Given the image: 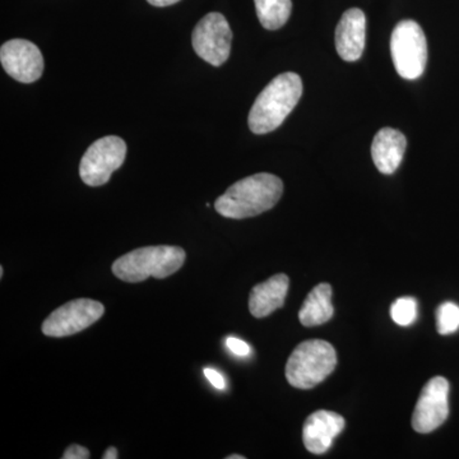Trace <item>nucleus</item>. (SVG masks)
<instances>
[{"instance_id": "nucleus-1", "label": "nucleus", "mask_w": 459, "mask_h": 459, "mask_svg": "<svg viewBox=\"0 0 459 459\" xmlns=\"http://www.w3.org/2000/svg\"><path fill=\"white\" fill-rule=\"evenodd\" d=\"M282 193L283 183L279 177L261 172L232 184L216 199L214 208L226 219H247L272 210Z\"/></svg>"}, {"instance_id": "nucleus-2", "label": "nucleus", "mask_w": 459, "mask_h": 459, "mask_svg": "<svg viewBox=\"0 0 459 459\" xmlns=\"http://www.w3.org/2000/svg\"><path fill=\"white\" fill-rule=\"evenodd\" d=\"M303 96L300 75L287 72L277 75L259 93L249 113L250 131L255 134H267L276 131L294 110Z\"/></svg>"}, {"instance_id": "nucleus-3", "label": "nucleus", "mask_w": 459, "mask_h": 459, "mask_svg": "<svg viewBox=\"0 0 459 459\" xmlns=\"http://www.w3.org/2000/svg\"><path fill=\"white\" fill-rule=\"evenodd\" d=\"M186 252L179 247H144L120 256L113 264V273L124 282H143L148 277L166 279L183 267Z\"/></svg>"}, {"instance_id": "nucleus-4", "label": "nucleus", "mask_w": 459, "mask_h": 459, "mask_svg": "<svg viewBox=\"0 0 459 459\" xmlns=\"http://www.w3.org/2000/svg\"><path fill=\"white\" fill-rule=\"evenodd\" d=\"M337 365L336 350L323 340L301 342L286 364L287 382L299 389H312L333 373Z\"/></svg>"}, {"instance_id": "nucleus-5", "label": "nucleus", "mask_w": 459, "mask_h": 459, "mask_svg": "<svg viewBox=\"0 0 459 459\" xmlns=\"http://www.w3.org/2000/svg\"><path fill=\"white\" fill-rule=\"evenodd\" d=\"M392 59L397 74L404 80H418L428 63L427 36L412 20L401 21L391 38Z\"/></svg>"}, {"instance_id": "nucleus-6", "label": "nucleus", "mask_w": 459, "mask_h": 459, "mask_svg": "<svg viewBox=\"0 0 459 459\" xmlns=\"http://www.w3.org/2000/svg\"><path fill=\"white\" fill-rule=\"evenodd\" d=\"M126 144L117 135H107L93 142L80 164V177L89 186H101L123 165Z\"/></svg>"}, {"instance_id": "nucleus-7", "label": "nucleus", "mask_w": 459, "mask_h": 459, "mask_svg": "<svg viewBox=\"0 0 459 459\" xmlns=\"http://www.w3.org/2000/svg\"><path fill=\"white\" fill-rule=\"evenodd\" d=\"M232 31L228 20L219 12L205 14L193 30V49L211 65H222L231 53Z\"/></svg>"}, {"instance_id": "nucleus-8", "label": "nucleus", "mask_w": 459, "mask_h": 459, "mask_svg": "<svg viewBox=\"0 0 459 459\" xmlns=\"http://www.w3.org/2000/svg\"><path fill=\"white\" fill-rule=\"evenodd\" d=\"M105 307L91 299H77L57 307L45 319L42 333L49 337H66L80 333L98 322Z\"/></svg>"}, {"instance_id": "nucleus-9", "label": "nucleus", "mask_w": 459, "mask_h": 459, "mask_svg": "<svg viewBox=\"0 0 459 459\" xmlns=\"http://www.w3.org/2000/svg\"><path fill=\"white\" fill-rule=\"evenodd\" d=\"M449 382L435 377L422 388L413 410L412 428L420 434H429L442 427L449 415Z\"/></svg>"}, {"instance_id": "nucleus-10", "label": "nucleus", "mask_w": 459, "mask_h": 459, "mask_svg": "<svg viewBox=\"0 0 459 459\" xmlns=\"http://www.w3.org/2000/svg\"><path fill=\"white\" fill-rule=\"evenodd\" d=\"M0 62L12 78L21 83L36 82L44 72V57L31 41L14 39L0 48Z\"/></svg>"}, {"instance_id": "nucleus-11", "label": "nucleus", "mask_w": 459, "mask_h": 459, "mask_svg": "<svg viewBox=\"0 0 459 459\" xmlns=\"http://www.w3.org/2000/svg\"><path fill=\"white\" fill-rule=\"evenodd\" d=\"M367 17L359 8L344 12L336 29V49L344 62H358L365 49Z\"/></svg>"}, {"instance_id": "nucleus-12", "label": "nucleus", "mask_w": 459, "mask_h": 459, "mask_svg": "<svg viewBox=\"0 0 459 459\" xmlns=\"http://www.w3.org/2000/svg\"><path fill=\"white\" fill-rule=\"evenodd\" d=\"M343 429L344 419L340 413L325 410L316 411L304 424L305 448L313 455H325L333 444L334 437L342 433Z\"/></svg>"}, {"instance_id": "nucleus-13", "label": "nucleus", "mask_w": 459, "mask_h": 459, "mask_svg": "<svg viewBox=\"0 0 459 459\" xmlns=\"http://www.w3.org/2000/svg\"><path fill=\"white\" fill-rule=\"evenodd\" d=\"M407 140L403 133L394 128H383L377 133L371 144V157L377 170L392 175L402 164Z\"/></svg>"}, {"instance_id": "nucleus-14", "label": "nucleus", "mask_w": 459, "mask_h": 459, "mask_svg": "<svg viewBox=\"0 0 459 459\" xmlns=\"http://www.w3.org/2000/svg\"><path fill=\"white\" fill-rule=\"evenodd\" d=\"M289 286V277L280 273L253 287L249 298V310L252 316L255 318H264L282 307Z\"/></svg>"}, {"instance_id": "nucleus-15", "label": "nucleus", "mask_w": 459, "mask_h": 459, "mask_svg": "<svg viewBox=\"0 0 459 459\" xmlns=\"http://www.w3.org/2000/svg\"><path fill=\"white\" fill-rule=\"evenodd\" d=\"M333 313L332 287L329 283H320L314 287L305 299L303 307L299 312V319L305 327H316L331 320Z\"/></svg>"}, {"instance_id": "nucleus-16", "label": "nucleus", "mask_w": 459, "mask_h": 459, "mask_svg": "<svg viewBox=\"0 0 459 459\" xmlns=\"http://www.w3.org/2000/svg\"><path fill=\"white\" fill-rule=\"evenodd\" d=\"M256 16L265 30L276 31L286 25L292 12L291 0H255Z\"/></svg>"}, {"instance_id": "nucleus-17", "label": "nucleus", "mask_w": 459, "mask_h": 459, "mask_svg": "<svg viewBox=\"0 0 459 459\" xmlns=\"http://www.w3.org/2000/svg\"><path fill=\"white\" fill-rule=\"evenodd\" d=\"M437 328L442 336L455 333L459 329V307L446 301L437 309Z\"/></svg>"}, {"instance_id": "nucleus-18", "label": "nucleus", "mask_w": 459, "mask_h": 459, "mask_svg": "<svg viewBox=\"0 0 459 459\" xmlns=\"http://www.w3.org/2000/svg\"><path fill=\"white\" fill-rule=\"evenodd\" d=\"M392 319L402 327L412 325L418 318V301L413 298H400L392 304Z\"/></svg>"}, {"instance_id": "nucleus-19", "label": "nucleus", "mask_w": 459, "mask_h": 459, "mask_svg": "<svg viewBox=\"0 0 459 459\" xmlns=\"http://www.w3.org/2000/svg\"><path fill=\"white\" fill-rule=\"evenodd\" d=\"M226 344L230 349V351L234 352L238 356H247L250 353V346L244 341L238 340V338L229 337L226 341Z\"/></svg>"}, {"instance_id": "nucleus-20", "label": "nucleus", "mask_w": 459, "mask_h": 459, "mask_svg": "<svg viewBox=\"0 0 459 459\" xmlns=\"http://www.w3.org/2000/svg\"><path fill=\"white\" fill-rule=\"evenodd\" d=\"M63 459H89L90 452L89 449L84 448V446H78V444H74V446H69L68 449L63 455Z\"/></svg>"}, {"instance_id": "nucleus-21", "label": "nucleus", "mask_w": 459, "mask_h": 459, "mask_svg": "<svg viewBox=\"0 0 459 459\" xmlns=\"http://www.w3.org/2000/svg\"><path fill=\"white\" fill-rule=\"evenodd\" d=\"M204 376L210 380L211 385L214 386V388L220 389V391H223L226 386L225 377L219 373V371L213 369H204Z\"/></svg>"}, {"instance_id": "nucleus-22", "label": "nucleus", "mask_w": 459, "mask_h": 459, "mask_svg": "<svg viewBox=\"0 0 459 459\" xmlns=\"http://www.w3.org/2000/svg\"><path fill=\"white\" fill-rule=\"evenodd\" d=\"M150 4L155 5V7H169V5L175 4V3L180 2V0H147Z\"/></svg>"}, {"instance_id": "nucleus-23", "label": "nucleus", "mask_w": 459, "mask_h": 459, "mask_svg": "<svg viewBox=\"0 0 459 459\" xmlns=\"http://www.w3.org/2000/svg\"><path fill=\"white\" fill-rule=\"evenodd\" d=\"M104 459H117L119 458V455H117V449L114 448V446H110L105 451L104 455H102Z\"/></svg>"}, {"instance_id": "nucleus-24", "label": "nucleus", "mask_w": 459, "mask_h": 459, "mask_svg": "<svg viewBox=\"0 0 459 459\" xmlns=\"http://www.w3.org/2000/svg\"><path fill=\"white\" fill-rule=\"evenodd\" d=\"M246 457H243V455H229L228 459H244Z\"/></svg>"}, {"instance_id": "nucleus-25", "label": "nucleus", "mask_w": 459, "mask_h": 459, "mask_svg": "<svg viewBox=\"0 0 459 459\" xmlns=\"http://www.w3.org/2000/svg\"><path fill=\"white\" fill-rule=\"evenodd\" d=\"M3 274H4V268L0 267V277H3Z\"/></svg>"}]
</instances>
